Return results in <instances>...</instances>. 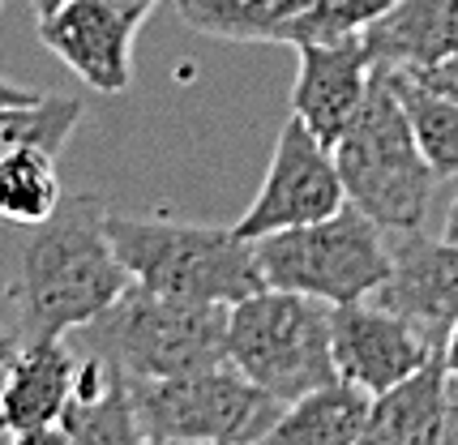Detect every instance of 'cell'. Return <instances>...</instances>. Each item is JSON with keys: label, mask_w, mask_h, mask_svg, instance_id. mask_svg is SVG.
<instances>
[{"label": "cell", "mask_w": 458, "mask_h": 445, "mask_svg": "<svg viewBox=\"0 0 458 445\" xmlns=\"http://www.w3.org/2000/svg\"><path fill=\"white\" fill-rule=\"evenodd\" d=\"M441 360H445V368H450V377L458 382V322H454V330H450V339L441 343Z\"/></svg>", "instance_id": "484cf974"}, {"label": "cell", "mask_w": 458, "mask_h": 445, "mask_svg": "<svg viewBox=\"0 0 458 445\" xmlns=\"http://www.w3.org/2000/svg\"><path fill=\"white\" fill-rule=\"evenodd\" d=\"M107 4H116L120 13L133 21V26H141V21L155 13V4H159V0H107Z\"/></svg>", "instance_id": "cb8c5ba5"}, {"label": "cell", "mask_w": 458, "mask_h": 445, "mask_svg": "<svg viewBox=\"0 0 458 445\" xmlns=\"http://www.w3.org/2000/svg\"><path fill=\"white\" fill-rule=\"evenodd\" d=\"M441 441L458 445V394H450V411H445V432H441Z\"/></svg>", "instance_id": "83f0119b"}, {"label": "cell", "mask_w": 458, "mask_h": 445, "mask_svg": "<svg viewBox=\"0 0 458 445\" xmlns=\"http://www.w3.org/2000/svg\"><path fill=\"white\" fill-rule=\"evenodd\" d=\"M60 4H64V0H30V9H35V21L47 18V13H56Z\"/></svg>", "instance_id": "f1b7e54d"}, {"label": "cell", "mask_w": 458, "mask_h": 445, "mask_svg": "<svg viewBox=\"0 0 458 445\" xmlns=\"http://www.w3.org/2000/svg\"><path fill=\"white\" fill-rule=\"evenodd\" d=\"M386 78L394 86L403 112L416 129L420 150H424L428 167L437 172V181L441 176H458V103L428 90V86H420L411 73H386Z\"/></svg>", "instance_id": "d6986e66"}, {"label": "cell", "mask_w": 458, "mask_h": 445, "mask_svg": "<svg viewBox=\"0 0 458 445\" xmlns=\"http://www.w3.org/2000/svg\"><path fill=\"white\" fill-rule=\"evenodd\" d=\"M227 365L279 403H296L300 394L335 382L330 304L279 287L236 300L227 308Z\"/></svg>", "instance_id": "5b68a950"}, {"label": "cell", "mask_w": 458, "mask_h": 445, "mask_svg": "<svg viewBox=\"0 0 458 445\" xmlns=\"http://www.w3.org/2000/svg\"><path fill=\"white\" fill-rule=\"evenodd\" d=\"M78 356L64 339H21L18 356L4 365L0 385V437L4 441H60V411L69 403Z\"/></svg>", "instance_id": "7c38bea8"}, {"label": "cell", "mask_w": 458, "mask_h": 445, "mask_svg": "<svg viewBox=\"0 0 458 445\" xmlns=\"http://www.w3.org/2000/svg\"><path fill=\"white\" fill-rule=\"evenodd\" d=\"M373 416V394L364 385L335 377L318 385L309 394H300L296 403L283 407L275 428L266 432V441L275 445H356L369 432Z\"/></svg>", "instance_id": "e0dca14e"}, {"label": "cell", "mask_w": 458, "mask_h": 445, "mask_svg": "<svg viewBox=\"0 0 458 445\" xmlns=\"http://www.w3.org/2000/svg\"><path fill=\"white\" fill-rule=\"evenodd\" d=\"M445 411H450V368L433 351L416 373H407L390 390L373 394V416H369V445H424L441 441L445 432Z\"/></svg>", "instance_id": "2e32d148"}, {"label": "cell", "mask_w": 458, "mask_h": 445, "mask_svg": "<svg viewBox=\"0 0 458 445\" xmlns=\"http://www.w3.org/2000/svg\"><path fill=\"white\" fill-rule=\"evenodd\" d=\"M386 244L390 270L369 300L407 317L428 343L441 347L458 322V240H433L424 227H403L386 231Z\"/></svg>", "instance_id": "9c48e42d"}, {"label": "cell", "mask_w": 458, "mask_h": 445, "mask_svg": "<svg viewBox=\"0 0 458 445\" xmlns=\"http://www.w3.org/2000/svg\"><path fill=\"white\" fill-rule=\"evenodd\" d=\"M141 441L150 445H244L266 441L283 407L236 365L129 382Z\"/></svg>", "instance_id": "8992f818"}, {"label": "cell", "mask_w": 458, "mask_h": 445, "mask_svg": "<svg viewBox=\"0 0 458 445\" xmlns=\"http://www.w3.org/2000/svg\"><path fill=\"white\" fill-rule=\"evenodd\" d=\"M30 99H39V90H30V86H18V81L0 78V107H4V103H30Z\"/></svg>", "instance_id": "d4e9b609"}, {"label": "cell", "mask_w": 458, "mask_h": 445, "mask_svg": "<svg viewBox=\"0 0 458 445\" xmlns=\"http://www.w3.org/2000/svg\"><path fill=\"white\" fill-rule=\"evenodd\" d=\"M107 236L129 279L146 291L198 304H236L266 287L253 240L232 227L180 219H133L107 210Z\"/></svg>", "instance_id": "7a4b0ae2"}, {"label": "cell", "mask_w": 458, "mask_h": 445, "mask_svg": "<svg viewBox=\"0 0 458 445\" xmlns=\"http://www.w3.org/2000/svg\"><path fill=\"white\" fill-rule=\"evenodd\" d=\"M133 35L138 26L107 0H64L39 18V39L56 52L90 90L124 95L133 81Z\"/></svg>", "instance_id": "8fae6325"}, {"label": "cell", "mask_w": 458, "mask_h": 445, "mask_svg": "<svg viewBox=\"0 0 458 445\" xmlns=\"http://www.w3.org/2000/svg\"><path fill=\"white\" fill-rule=\"evenodd\" d=\"M253 253L266 287L318 296L326 304L369 300L390 270L386 227L352 202L318 222L261 236Z\"/></svg>", "instance_id": "52a82bcc"}, {"label": "cell", "mask_w": 458, "mask_h": 445, "mask_svg": "<svg viewBox=\"0 0 458 445\" xmlns=\"http://www.w3.org/2000/svg\"><path fill=\"white\" fill-rule=\"evenodd\" d=\"M411 78H416L420 86H428V90H437V95L458 103V52L445 56V61H437V64H428V69H416Z\"/></svg>", "instance_id": "603a6c76"}, {"label": "cell", "mask_w": 458, "mask_h": 445, "mask_svg": "<svg viewBox=\"0 0 458 445\" xmlns=\"http://www.w3.org/2000/svg\"><path fill=\"white\" fill-rule=\"evenodd\" d=\"M296 56L300 73L292 86V116H300L326 146H335L369 95L373 64L364 56V43L360 35L330 43H296Z\"/></svg>", "instance_id": "4fadbf2b"}, {"label": "cell", "mask_w": 458, "mask_h": 445, "mask_svg": "<svg viewBox=\"0 0 458 445\" xmlns=\"http://www.w3.org/2000/svg\"><path fill=\"white\" fill-rule=\"evenodd\" d=\"M445 240H458V202L450 206V214H445Z\"/></svg>", "instance_id": "f546056e"}, {"label": "cell", "mask_w": 458, "mask_h": 445, "mask_svg": "<svg viewBox=\"0 0 458 445\" xmlns=\"http://www.w3.org/2000/svg\"><path fill=\"white\" fill-rule=\"evenodd\" d=\"M394 0H309V9L300 13V21L292 26V47L296 43H330L360 35L373 18H381Z\"/></svg>", "instance_id": "7402d4cb"}, {"label": "cell", "mask_w": 458, "mask_h": 445, "mask_svg": "<svg viewBox=\"0 0 458 445\" xmlns=\"http://www.w3.org/2000/svg\"><path fill=\"white\" fill-rule=\"evenodd\" d=\"M309 0H176L189 30L232 43H287Z\"/></svg>", "instance_id": "ac0fdd59"}, {"label": "cell", "mask_w": 458, "mask_h": 445, "mask_svg": "<svg viewBox=\"0 0 458 445\" xmlns=\"http://www.w3.org/2000/svg\"><path fill=\"white\" fill-rule=\"evenodd\" d=\"M56 432L69 445H141L133 390H129L124 368L112 365L99 351L78 360L73 390L60 411Z\"/></svg>", "instance_id": "9a60e30c"}, {"label": "cell", "mask_w": 458, "mask_h": 445, "mask_svg": "<svg viewBox=\"0 0 458 445\" xmlns=\"http://www.w3.org/2000/svg\"><path fill=\"white\" fill-rule=\"evenodd\" d=\"M81 121V103L69 95H39L30 103H4L0 107V155L9 150H47L60 155V146L73 138Z\"/></svg>", "instance_id": "44dd1931"}, {"label": "cell", "mask_w": 458, "mask_h": 445, "mask_svg": "<svg viewBox=\"0 0 458 445\" xmlns=\"http://www.w3.org/2000/svg\"><path fill=\"white\" fill-rule=\"evenodd\" d=\"M335 163L347 202L360 206L373 222H381L386 231L424 227L437 172L424 159L416 129L381 69H373L369 95L335 142Z\"/></svg>", "instance_id": "3957f363"}, {"label": "cell", "mask_w": 458, "mask_h": 445, "mask_svg": "<svg viewBox=\"0 0 458 445\" xmlns=\"http://www.w3.org/2000/svg\"><path fill=\"white\" fill-rule=\"evenodd\" d=\"M227 308L232 304L176 300L129 283L78 334L90 351L124 368L129 382L176 377L227 360Z\"/></svg>", "instance_id": "277c9868"}, {"label": "cell", "mask_w": 458, "mask_h": 445, "mask_svg": "<svg viewBox=\"0 0 458 445\" xmlns=\"http://www.w3.org/2000/svg\"><path fill=\"white\" fill-rule=\"evenodd\" d=\"M18 347H21V334H13V330H4V325H0V368L18 356Z\"/></svg>", "instance_id": "4316f807"}, {"label": "cell", "mask_w": 458, "mask_h": 445, "mask_svg": "<svg viewBox=\"0 0 458 445\" xmlns=\"http://www.w3.org/2000/svg\"><path fill=\"white\" fill-rule=\"evenodd\" d=\"M330 343L339 377L364 385L369 394L390 390L407 373H416L433 351H441L407 317L373 300L330 304Z\"/></svg>", "instance_id": "30bf717a"}, {"label": "cell", "mask_w": 458, "mask_h": 445, "mask_svg": "<svg viewBox=\"0 0 458 445\" xmlns=\"http://www.w3.org/2000/svg\"><path fill=\"white\" fill-rule=\"evenodd\" d=\"M60 202L64 197H60L56 155H47V150H9V155H0V219L35 227Z\"/></svg>", "instance_id": "ffe728a7"}, {"label": "cell", "mask_w": 458, "mask_h": 445, "mask_svg": "<svg viewBox=\"0 0 458 445\" xmlns=\"http://www.w3.org/2000/svg\"><path fill=\"white\" fill-rule=\"evenodd\" d=\"M343 202H347V189H343L339 163H335V146H326L300 116H292L275 142L270 172L261 181L258 197L232 231L240 240H261L270 231L326 219Z\"/></svg>", "instance_id": "ba28073f"}, {"label": "cell", "mask_w": 458, "mask_h": 445, "mask_svg": "<svg viewBox=\"0 0 458 445\" xmlns=\"http://www.w3.org/2000/svg\"><path fill=\"white\" fill-rule=\"evenodd\" d=\"M364 56L386 73H416L458 52V0H394L360 30Z\"/></svg>", "instance_id": "5bb4252c"}, {"label": "cell", "mask_w": 458, "mask_h": 445, "mask_svg": "<svg viewBox=\"0 0 458 445\" xmlns=\"http://www.w3.org/2000/svg\"><path fill=\"white\" fill-rule=\"evenodd\" d=\"M133 283L107 236V202L81 193L30 227L18 265L21 339H64Z\"/></svg>", "instance_id": "6da1fadb"}]
</instances>
